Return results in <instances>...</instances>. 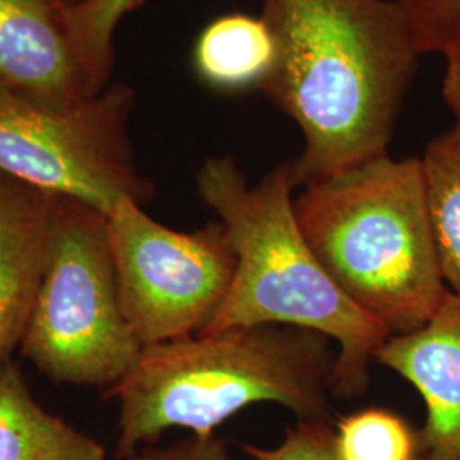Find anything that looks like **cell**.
<instances>
[{
	"instance_id": "obj_1",
	"label": "cell",
	"mask_w": 460,
	"mask_h": 460,
	"mask_svg": "<svg viewBox=\"0 0 460 460\" xmlns=\"http://www.w3.org/2000/svg\"><path fill=\"white\" fill-rule=\"evenodd\" d=\"M279 57L260 89L304 137L305 186L387 154L420 49L399 0H263Z\"/></svg>"
},
{
	"instance_id": "obj_2",
	"label": "cell",
	"mask_w": 460,
	"mask_h": 460,
	"mask_svg": "<svg viewBox=\"0 0 460 460\" xmlns=\"http://www.w3.org/2000/svg\"><path fill=\"white\" fill-rule=\"evenodd\" d=\"M311 329L260 324L144 346L106 395L118 402L116 460L159 444L171 429L207 437L258 402L296 421H331L336 351Z\"/></svg>"
},
{
	"instance_id": "obj_3",
	"label": "cell",
	"mask_w": 460,
	"mask_h": 460,
	"mask_svg": "<svg viewBox=\"0 0 460 460\" xmlns=\"http://www.w3.org/2000/svg\"><path fill=\"white\" fill-rule=\"evenodd\" d=\"M292 163L256 184L230 155L197 172L201 201L226 226L235 251L229 294L199 334L260 324L311 329L336 343L331 395L353 399L370 387V363L391 336L331 279L296 224Z\"/></svg>"
},
{
	"instance_id": "obj_4",
	"label": "cell",
	"mask_w": 460,
	"mask_h": 460,
	"mask_svg": "<svg viewBox=\"0 0 460 460\" xmlns=\"http://www.w3.org/2000/svg\"><path fill=\"white\" fill-rule=\"evenodd\" d=\"M294 210L331 279L391 336L421 328L444 302L420 157L385 154L305 184Z\"/></svg>"
},
{
	"instance_id": "obj_5",
	"label": "cell",
	"mask_w": 460,
	"mask_h": 460,
	"mask_svg": "<svg viewBox=\"0 0 460 460\" xmlns=\"http://www.w3.org/2000/svg\"><path fill=\"white\" fill-rule=\"evenodd\" d=\"M142 348L121 307L108 217L53 195L43 275L21 355L55 382L106 393Z\"/></svg>"
},
{
	"instance_id": "obj_6",
	"label": "cell",
	"mask_w": 460,
	"mask_h": 460,
	"mask_svg": "<svg viewBox=\"0 0 460 460\" xmlns=\"http://www.w3.org/2000/svg\"><path fill=\"white\" fill-rule=\"evenodd\" d=\"M130 87L108 85L77 101L0 89V174L108 214L121 198L146 205L154 186L133 159Z\"/></svg>"
},
{
	"instance_id": "obj_7",
	"label": "cell",
	"mask_w": 460,
	"mask_h": 460,
	"mask_svg": "<svg viewBox=\"0 0 460 460\" xmlns=\"http://www.w3.org/2000/svg\"><path fill=\"white\" fill-rule=\"evenodd\" d=\"M106 217L121 307L140 345L203 332L235 273L226 226L169 229L133 198H121Z\"/></svg>"
},
{
	"instance_id": "obj_8",
	"label": "cell",
	"mask_w": 460,
	"mask_h": 460,
	"mask_svg": "<svg viewBox=\"0 0 460 460\" xmlns=\"http://www.w3.org/2000/svg\"><path fill=\"white\" fill-rule=\"evenodd\" d=\"M376 362L406 378L425 404V460H460V296L448 290L421 328L393 334Z\"/></svg>"
},
{
	"instance_id": "obj_9",
	"label": "cell",
	"mask_w": 460,
	"mask_h": 460,
	"mask_svg": "<svg viewBox=\"0 0 460 460\" xmlns=\"http://www.w3.org/2000/svg\"><path fill=\"white\" fill-rule=\"evenodd\" d=\"M0 89L57 101L96 94L53 0H0Z\"/></svg>"
},
{
	"instance_id": "obj_10",
	"label": "cell",
	"mask_w": 460,
	"mask_h": 460,
	"mask_svg": "<svg viewBox=\"0 0 460 460\" xmlns=\"http://www.w3.org/2000/svg\"><path fill=\"white\" fill-rule=\"evenodd\" d=\"M51 198L0 174V376L21 348L43 275Z\"/></svg>"
},
{
	"instance_id": "obj_11",
	"label": "cell",
	"mask_w": 460,
	"mask_h": 460,
	"mask_svg": "<svg viewBox=\"0 0 460 460\" xmlns=\"http://www.w3.org/2000/svg\"><path fill=\"white\" fill-rule=\"evenodd\" d=\"M0 460H108L96 438L49 412L17 363L0 376Z\"/></svg>"
},
{
	"instance_id": "obj_12",
	"label": "cell",
	"mask_w": 460,
	"mask_h": 460,
	"mask_svg": "<svg viewBox=\"0 0 460 460\" xmlns=\"http://www.w3.org/2000/svg\"><path fill=\"white\" fill-rule=\"evenodd\" d=\"M279 57L277 40L263 16L230 13L208 22L193 49L198 79L222 94L261 89Z\"/></svg>"
},
{
	"instance_id": "obj_13",
	"label": "cell",
	"mask_w": 460,
	"mask_h": 460,
	"mask_svg": "<svg viewBox=\"0 0 460 460\" xmlns=\"http://www.w3.org/2000/svg\"><path fill=\"white\" fill-rule=\"evenodd\" d=\"M420 161L445 283L460 296V123L431 138Z\"/></svg>"
},
{
	"instance_id": "obj_14",
	"label": "cell",
	"mask_w": 460,
	"mask_h": 460,
	"mask_svg": "<svg viewBox=\"0 0 460 460\" xmlns=\"http://www.w3.org/2000/svg\"><path fill=\"white\" fill-rule=\"evenodd\" d=\"M55 2V0H53ZM142 0H77L57 4L66 36L72 43L93 93L108 87L113 66V38L119 21Z\"/></svg>"
},
{
	"instance_id": "obj_15",
	"label": "cell",
	"mask_w": 460,
	"mask_h": 460,
	"mask_svg": "<svg viewBox=\"0 0 460 460\" xmlns=\"http://www.w3.org/2000/svg\"><path fill=\"white\" fill-rule=\"evenodd\" d=\"M332 428L338 460H423L420 429L393 410L363 408Z\"/></svg>"
},
{
	"instance_id": "obj_16",
	"label": "cell",
	"mask_w": 460,
	"mask_h": 460,
	"mask_svg": "<svg viewBox=\"0 0 460 460\" xmlns=\"http://www.w3.org/2000/svg\"><path fill=\"white\" fill-rule=\"evenodd\" d=\"M421 55L460 58V0H399Z\"/></svg>"
},
{
	"instance_id": "obj_17",
	"label": "cell",
	"mask_w": 460,
	"mask_h": 460,
	"mask_svg": "<svg viewBox=\"0 0 460 460\" xmlns=\"http://www.w3.org/2000/svg\"><path fill=\"white\" fill-rule=\"evenodd\" d=\"M243 450L252 460H338L332 421H296L275 447L243 445Z\"/></svg>"
},
{
	"instance_id": "obj_18",
	"label": "cell",
	"mask_w": 460,
	"mask_h": 460,
	"mask_svg": "<svg viewBox=\"0 0 460 460\" xmlns=\"http://www.w3.org/2000/svg\"><path fill=\"white\" fill-rule=\"evenodd\" d=\"M121 460H232L229 445L218 435H190L167 445H148Z\"/></svg>"
},
{
	"instance_id": "obj_19",
	"label": "cell",
	"mask_w": 460,
	"mask_h": 460,
	"mask_svg": "<svg viewBox=\"0 0 460 460\" xmlns=\"http://www.w3.org/2000/svg\"><path fill=\"white\" fill-rule=\"evenodd\" d=\"M442 98L456 121L460 123V58H445V74L442 81Z\"/></svg>"
},
{
	"instance_id": "obj_20",
	"label": "cell",
	"mask_w": 460,
	"mask_h": 460,
	"mask_svg": "<svg viewBox=\"0 0 460 460\" xmlns=\"http://www.w3.org/2000/svg\"><path fill=\"white\" fill-rule=\"evenodd\" d=\"M57 4H72V2H77V0H55Z\"/></svg>"
}]
</instances>
